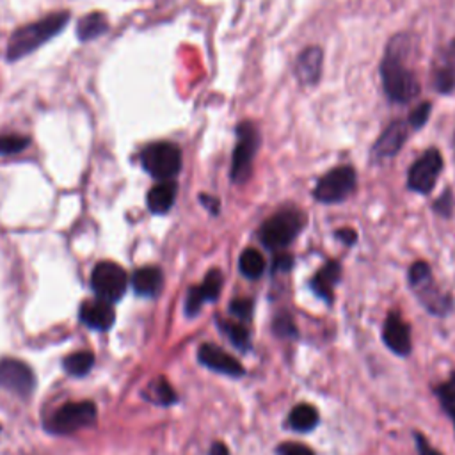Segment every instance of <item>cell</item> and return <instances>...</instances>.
<instances>
[{
    "mask_svg": "<svg viewBox=\"0 0 455 455\" xmlns=\"http://www.w3.org/2000/svg\"><path fill=\"white\" fill-rule=\"evenodd\" d=\"M274 331L279 334V336H284V338H291L297 334V329L293 325V320L288 316V315H281L275 318L274 322Z\"/></svg>",
    "mask_w": 455,
    "mask_h": 455,
    "instance_id": "obj_32",
    "label": "cell"
},
{
    "mask_svg": "<svg viewBox=\"0 0 455 455\" xmlns=\"http://www.w3.org/2000/svg\"><path fill=\"white\" fill-rule=\"evenodd\" d=\"M78 316H80V320H82L87 327L96 329V331H107V329H110V325H112L114 320H116V313H114L112 304L107 302V300H103V299H98V297L82 302L80 311H78Z\"/></svg>",
    "mask_w": 455,
    "mask_h": 455,
    "instance_id": "obj_15",
    "label": "cell"
},
{
    "mask_svg": "<svg viewBox=\"0 0 455 455\" xmlns=\"http://www.w3.org/2000/svg\"><path fill=\"white\" fill-rule=\"evenodd\" d=\"M443 407H444L448 418L451 419V423H453V427H455V403H443Z\"/></svg>",
    "mask_w": 455,
    "mask_h": 455,
    "instance_id": "obj_41",
    "label": "cell"
},
{
    "mask_svg": "<svg viewBox=\"0 0 455 455\" xmlns=\"http://www.w3.org/2000/svg\"><path fill=\"white\" fill-rule=\"evenodd\" d=\"M434 212H437L443 217H450L453 210V194L451 190H444L435 201H434Z\"/></svg>",
    "mask_w": 455,
    "mask_h": 455,
    "instance_id": "obj_31",
    "label": "cell"
},
{
    "mask_svg": "<svg viewBox=\"0 0 455 455\" xmlns=\"http://www.w3.org/2000/svg\"><path fill=\"white\" fill-rule=\"evenodd\" d=\"M288 423L297 432H309L318 423V412L309 403H299L290 411Z\"/></svg>",
    "mask_w": 455,
    "mask_h": 455,
    "instance_id": "obj_22",
    "label": "cell"
},
{
    "mask_svg": "<svg viewBox=\"0 0 455 455\" xmlns=\"http://www.w3.org/2000/svg\"><path fill=\"white\" fill-rule=\"evenodd\" d=\"M277 455H315L311 448L299 443H283L275 450Z\"/></svg>",
    "mask_w": 455,
    "mask_h": 455,
    "instance_id": "obj_34",
    "label": "cell"
},
{
    "mask_svg": "<svg viewBox=\"0 0 455 455\" xmlns=\"http://www.w3.org/2000/svg\"><path fill=\"white\" fill-rule=\"evenodd\" d=\"M0 430H2V427H0Z\"/></svg>",
    "mask_w": 455,
    "mask_h": 455,
    "instance_id": "obj_42",
    "label": "cell"
},
{
    "mask_svg": "<svg viewBox=\"0 0 455 455\" xmlns=\"http://www.w3.org/2000/svg\"><path fill=\"white\" fill-rule=\"evenodd\" d=\"M259 132L251 121H242L236 126V144L231 158V180L243 183L252 174V160L259 148Z\"/></svg>",
    "mask_w": 455,
    "mask_h": 455,
    "instance_id": "obj_5",
    "label": "cell"
},
{
    "mask_svg": "<svg viewBox=\"0 0 455 455\" xmlns=\"http://www.w3.org/2000/svg\"><path fill=\"white\" fill-rule=\"evenodd\" d=\"M210 455H229V451H228V446L224 443L217 441L210 446Z\"/></svg>",
    "mask_w": 455,
    "mask_h": 455,
    "instance_id": "obj_40",
    "label": "cell"
},
{
    "mask_svg": "<svg viewBox=\"0 0 455 455\" xmlns=\"http://www.w3.org/2000/svg\"><path fill=\"white\" fill-rule=\"evenodd\" d=\"M354 187H355V171L350 165H339L318 180L313 190V196L316 201L325 204L339 203L352 194Z\"/></svg>",
    "mask_w": 455,
    "mask_h": 455,
    "instance_id": "obj_8",
    "label": "cell"
},
{
    "mask_svg": "<svg viewBox=\"0 0 455 455\" xmlns=\"http://www.w3.org/2000/svg\"><path fill=\"white\" fill-rule=\"evenodd\" d=\"M409 284L412 286V290L416 291L418 299L421 300V304L434 315H444L451 302L450 297L444 295L435 283L432 281V274H430V267L425 261H416L411 268H409Z\"/></svg>",
    "mask_w": 455,
    "mask_h": 455,
    "instance_id": "obj_6",
    "label": "cell"
},
{
    "mask_svg": "<svg viewBox=\"0 0 455 455\" xmlns=\"http://www.w3.org/2000/svg\"><path fill=\"white\" fill-rule=\"evenodd\" d=\"M91 286L98 299L112 304L124 295L128 288V275L124 268L114 261H100L92 268Z\"/></svg>",
    "mask_w": 455,
    "mask_h": 455,
    "instance_id": "obj_7",
    "label": "cell"
},
{
    "mask_svg": "<svg viewBox=\"0 0 455 455\" xmlns=\"http://www.w3.org/2000/svg\"><path fill=\"white\" fill-rule=\"evenodd\" d=\"M414 439H416L418 455H441L434 446L428 444V441L421 434H414Z\"/></svg>",
    "mask_w": 455,
    "mask_h": 455,
    "instance_id": "obj_35",
    "label": "cell"
},
{
    "mask_svg": "<svg viewBox=\"0 0 455 455\" xmlns=\"http://www.w3.org/2000/svg\"><path fill=\"white\" fill-rule=\"evenodd\" d=\"M441 403H455V373L435 389Z\"/></svg>",
    "mask_w": 455,
    "mask_h": 455,
    "instance_id": "obj_33",
    "label": "cell"
},
{
    "mask_svg": "<svg viewBox=\"0 0 455 455\" xmlns=\"http://www.w3.org/2000/svg\"><path fill=\"white\" fill-rule=\"evenodd\" d=\"M291 265H293V258L290 256V254H279V256H275L274 258V263H272V270L274 272H286V270H290L291 268Z\"/></svg>",
    "mask_w": 455,
    "mask_h": 455,
    "instance_id": "obj_36",
    "label": "cell"
},
{
    "mask_svg": "<svg viewBox=\"0 0 455 455\" xmlns=\"http://www.w3.org/2000/svg\"><path fill=\"white\" fill-rule=\"evenodd\" d=\"M146 396H148V400H151L158 405H171L176 402V393H174L172 386L164 377H158L149 382Z\"/></svg>",
    "mask_w": 455,
    "mask_h": 455,
    "instance_id": "obj_26",
    "label": "cell"
},
{
    "mask_svg": "<svg viewBox=\"0 0 455 455\" xmlns=\"http://www.w3.org/2000/svg\"><path fill=\"white\" fill-rule=\"evenodd\" d=\"M92 364H94V355L91 352H84V350L73 352V354L66 355L62 361L64 370L73 377H82V375L89 373Z\"/></svg>",
    "mask_w": 455,
    "mask_h": 455,
    "instance_id": "obj_25",
    "label": "cell"
},
{
    "mask_svg": "<svg viewBox=\"0 0 455 455\" xmlns=\"http://www.w3.org/2000/svg\"><path fill=\"white\" fill-rule=\"evenodd\" d=\"M217 323H219V329L228 336V339L240 350H247L251 347L249 343V332L247 329L235 322V320H226V318H217Z\"/></svg>",
    "mask_w": 455,
    "mask_h": 455,
    "instance_id": "obj_24",
    "label": "cell"
},
{
    "mask_svg": "<svg viewBox=\"0 0 455 455\" xmlns=\"http://www.w3.org/2000/svg\"><path fill=\"white\" fill-rule=\"evenodd\" d=\"M197 359L206 368L224 373V375H229V377H240L245 373V370L238 359H235L233 355H229L226 350H222L220 347H217L213 343H203L197 350Z\"/></svg>",
    "mask_w": 455,
    "mask_h": 455,
    "instance_id": "obj_12",
    "label": "cell"
},
{
    "mask_svg": "<svg viewBox=\"0 0 455 455\" xmlns=\"http://www.w3.org/2000/svg\"><path fill=\"white\" fill-rule=\"evenodd\" d=\"M339 275H341V265L338 261L331 259L313 275V279L309 281V286L320 299H323L325 302L331 304L332 290H334L336 283L339 281Z\"/></svg>",
    "mask_w": 455,
    "mask_h": 455,
    "instance_id": "obj_19",
    "label": "cell"
},
{
    "mask_svg": "<svg viewBox=\"0 0 455 455\" xmlns=\"http://www.w3.org/2000/svg\"><path fill=\"white\" fill-rule=\"evenodd\" d=\"M322 60H323V53L322 48L318 46H309L306 48L295 64V73L299 76V80L306 85L316 84L322 73Z\"/></svg>",
    "mask_w": 455,
    "mask_h": 455,
    "instance_id": "obj_18",
    "label": "cell"
},
{
    "mask_svg": "<svg viewBox=\"0 0 455 455\" xmlns=\"http://www.w3.org/2000/svg\"><path fill=\"white\" fill-rule=\"evenodd\" d=\"M30 144V139L20 133H4L0 135V156L21 153Z\"/></svg>",
    "mask_w": 455,
    "mask_h": 455,
    "instance_id": "obj_27",
    "label": "cell"
},
{
    "mask_svg": "<svg viewBox=\"0 0 455 455\" xmlns=\"http://www.w3.org/2000/svg\"><path fill=\"white\" fill-rule=\"evenodd\" d=\"M164 283L162 270L158 267H140L132 275V288L140 297H155L160 293Z\"/></svg>",
    "mask_w": 455,
    "mask_h": 455,
    "instance_id": "obj_20",
    "label": "cell"
},
{
    "mask_svg": "<svg viewBox=\"0 0 455 455\" xmlns=\"http://www.w3.org/2000/svg\"><path fill=\"white\" fill-rule=\"evenodd\" d=\"M304 226L306 215L299 208L288 206L263 222L259 228V240L270 251L283 249L302 231Z\"/></svg>",
    "mask_w": 455,
    "mask_h": 455,
    "instance_id": "obj_3",
    "label": "cell"
},
{
    "mask_svg": "<svg viewBox=\"0 0 455 455\" xmlns=\"http://www.w3.org/2000/svg\"><path fill=\"white\" fill-rule=\"evenodd\" d=\"M405 139H407V121H395L382 132V135L373 144V155L379 160L391 158L400 151Z\"/></svg>",
    "mask_w": 455,
    "mask_h": 455,
    "instance_id": "obj_16",
    "label": "cell"
},
{
    "mask_svg": "<svg viewBox=\"0 0 455 455\" xmlns=\"http://www.w3.org/2000/svg\"><path fill=\"white\" fill-rule=\"evenodd\" d=\"M409 37L403 34L395 36L384 53L380 64V78L386 96L395 103H407L414 100L419 92V84L405 64V55L409 52Z\"/></svg>",
    "mask_w": 455,
    "mask_h": 455,
    "instance_id": "obj_1",
    "label": "cell"
},
{
    "mask_svg": "<svg viewBox=\"0 0 455 455\" xmlns=\"http://www.w3.org/2000/svg\"><path fill=\"white\" fill-rule=\"evenodd\" d=\"M94 419L96 405L92 402H69L53 412L48 428L55 434H71L92 425Z\"/></svg>",
    "mask_w": 455,
    "mask_h": 455,
    "instance_id": "obj_9",
    "label": "cell"
},
{
    "mask_svg": "<svg viewBox=\"0 0 455 455\" xmlns=\"http://www.w3.org/2000/svg\"><path fill=\"white\" fill-rule=\"evenodd\" d=\"M443 169V156L435 148L427 149L409 169L407 172V185L411 190L419 192V194H428L435 181L437 176Z\"/></svg>",
    "mask_w": 455,
    "mask_h": 455,
    "instance_id": "obj_10",
    "label": "cell"
},
{
    "mask_svg": "<svg viewBox=\"0 0 455 455\" xmlns=\"http://www.w3.org/2000/svg\"><path fill=\"white\" fill-rule=\"evenodd\" d=\"M69 21V12L68 11H57L52 14H46L41 20H36L32 23H27L20 28H16L7 43V52L5 59L9 62L20 60L25 55L36 52L39 46L48 43L52 37L60 34L64 27Z\"/></svg>",
    "mask_w": 455,
    "mask_h": 455,
    "instance_id": "obj_2",
    "label": "cell"
},
{
    "mask_svg": "<svg viewBox=\"0 0 455 455\" xmlns=\"http://www.w3.org/2000/svg\"><path fill=\"white\" fill-rule=\"evenodd\" d=\"M229 313L240 320H249L252 316V300L251 299H235L229 304Z\"/></svg>",
    "mask_w": 455,
    "mask_h": 455,
    "instance_id": "obj_28",
    "label": "cell"
},
{
    "mask_svg": "<svg viewBox=\"0 0 455 455\" xmlns=\"http://www.w3.org/2000/svg\"><path fill=\"white\" fill-rule=\"evenodd\" d=\"M434 84H435V89L443 94H448L451 92V89L455 87V75H451L450 71H446L444 68H439L435 71V78H434Z\"/></svg>",
    "mask_w": 455,
    "mask_h": 455,
    "instance_id": "obj_29",
    "label": "cell"
},
{
    "mask_svg": "<svg viewBox=\"0 0 455 455\" xmlns=\"http://www.w3.org/2000/svg\"><path fill=\"white\" fill-rule=\"evenodd\" d=\"M238 267H240V272L249 277V279H256L263 274L265 270V258L259 251L249 247L245 249L242 254H240V259H238Z\"/></svg>",
    "mask_w": 455,
    "mask_h": 455,
    "instance_id": "obj_23",
    "label": "cell"
},
{
    "mask_svg": "<svg viewBox=\"0 0 455 455\" xmlns=\"http://www.w3.org/2000/svg\"><path fill=\"white\" fill-rule=\"evenodd\" d=\"M382 339L398 355H407L412 348L411 345V327L396 315L389 313L386 316L384 327H382Z\"/></svg>",
    "mask_w": 455,
    "mask_h": 455,
    "instance_id": "obj_14",
    "label": "cell"
},
{
    "mask_svg": "<svg viewBox=\"0 0 455 455\" xmlns=\"http://www.w3.org/2000/svg\"><path fill=\"white\" fill-rule=\"evenodd\" d=\"M334 236H336L338 240H341L345 245H352V243L357 240L355 231H354V229H348V228H341V229H338V231L334 233Z\"/></svg>",
    "mask_w": 455,
    "mask_h": 455,
    "instance_id": "obj_38",
    "label": "cell"
},
{
    "mask_svg": "<svg viewBox=\"0 0 455 455\" xmlns=\"http://www.w3.org/2000/svg\"><path fill=\"white\" fill-rule=\"evenodd\" d=\"M222 272L217 270V268H212L203 283L199 286H192L187 293V300H185V311L187 315H196L201 306L204 302H212L219 297L220 290H222Z\"/></svg>",
    "mask_w": 455,
    "mask_h": 455,
    "instance_id": "obj_13",
    "label": "cell"
},
{
    "mask_svg": "<svg viewBox=\"0 0 455 455\" xmlns=\"http://www.w3.org/2000/svg\"><path fill=\"white\" fill-rule=\"evenodd\" d=\"M108 30V18L103 12H89L76 23V36L80 41H92Z\"/></svg>",
    "mask_w": 455,
    "mask_h": 455,
    "instance_id": "obj_21",
    "label": "cell"
},
{
    "mask_svg": "<svg viewBox=\"0 0 455 455\" xmlns=\"http://www.w3.org/2000/svg\"><path fill=\"white\" fill-rule=\"evenodd\" d=\"M36 377L32 370L20 359H0V387L18 395L28 396L34 391Z\"/></svg>",
    "mask_w": 455,
    "mask_h": 455,
    "instance_id": "obj_11",
    "label": "cell"
},
{
    "mask_svg": "<svg viewBox=\"0 0 455 455\" xmlns=\"http://www.w3.org/2000/svg\"><path fill=\"white\" fill-rule=\"evenodd\" d=\"M199 201L204 204V208H208L213 215H217L220 212V201L212 197V196H206V194H201L199 196Z\"/></svg>",
    "mask_w": 455,
    "mask_h": 455,
    "instance_id": "obj_39",
    "label": "cell"
},
{
    "mask_svg": "<svg viewBox=\"0 0 455 455\" xmlns=\"http://www.w3.org/2000/svg\"><path fill=\"white\" fill-rule=\"evenodd\" d=\"M428 116H430V103H428V101H423L421 105H418V107L411 112L407 124H411L412 128H421V126L425 124V121L428 119Z\"/></svg>",
    "mask_w": 455,
    "mask_h": 455,
    "instance_id": "obj_30",
    "label": "cell"
},
{
    "mask_svg": "<svg viewBox=\"0 0 455 455\" xmlns=\"http://www.w3.org/2000/svg\"><path fill=\"white\" fill-rule=\"evenodd\" d=\"M441 68H444L446 71L455 75V39L448 44L446 53H444V64Z\"/></svg>",
    "mask_w": 455,
    "mask_h": 455,
    "instance_id": "obj_37",
    "label": "cell"
},
{
    "mask_svg": "<svg viewBox=\"0 0 455 455\" xmlns=\"http://www.w3.org/2000/svg\"><path fill=\"white\" fill-rule=\"evenodd\" d=\"M176 194H178V185L174 180H169V181H158L156 185H153L146 196V204H148V210L151 213H156V215H162V213H167L174 201H176Z\"/></svg>",
    "mask_w": 455,
    "mask_h": 455,
    "instance_id": "obj_17",
    "label": "cell"
},
{
    "mask_svg": "<svg viewBox=\"0 0 455 455\" xmlns=\"http://www.w3.org/2000/svg\"><path fill=\"white\" fill-rule=\"evenodd\" d=\"M142 169L158 181H169L181 171V149L167 140L144 146L140 151Z\"/></svg>",
    "mask_w": 455,
    "mask_h": 455,
    "instance_id": "obj_4",
    "label": "cell"
}]
</instances>
